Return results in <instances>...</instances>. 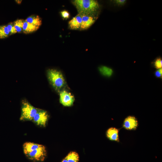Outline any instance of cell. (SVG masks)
I'll return each mask as SVG.
<instances>
[{
	"mask_svg": "<svg viewBox=\"0 0 162 162\" xmlns=\"http://www.w3.org/2000/svg\"><path fill=\"white\" fill-rule=\"evenodd\" d=\"M71 2L78 14L95 15L99 8L98 2L95 0H74Z\"/></svg>",
	"mask_w": 162,
	"mask_h": 162,
	"instance_id": "cell-1",
	"label": "cell"
},
{
	"mask_svg": "<svg viewBox=\"0 0 162 162\" xmlns=\"http://www.w3.org/2000/svg\"><path fill=\"white\" fill-rule=\"evenodd\" d=\"M48 80L54 89L59 91L65 86L66 82L62 73L56 69H50L47 71Z\"/></svg>",
	"mask_w": 162,
	"mask_h": 162,
	"instance_id": "cell-2",
	"label": "cell"
},
{
	"mask_svg": "<svg viewBox=\"0 0 162 162\" xmlns=\"http://www.w3.org/2000/svg\"><path fill=\"white\" fill-rule=\"evenodd\" d=\"M21 108V121L32 120L38 110L25 100H22Z\"/></svg>",
	"mask_w": 162,
	"mask_h": 162,
	"instance_id": "cell-3",
	"label": "cell"
},
{
	"mask_svg": "<svg viewBox=\"0 0 162 162\" xmlns=\"http://www.w3.org/2000/svg\"><path fill=\"white\" fill-rule=\"evenodd\" d=\"M27 158L34 161H42L46 156L45 147L42 145L38 148L26 154Z\"/></svg>",
	"mask_w": 162,
	"mask_h": 162,
	"instance_id": "cell-4",
	"label": "cell"
},
{
	"mask_svg": "<svg viewBox=\"0 0 162 162\" xmlns=\"http://www.w3.org/2000/svg\"><path fill=\"white\" fill-rule=\"evenodd\" d=\"M48 118V114L46 111L38 109L32 121L37 125L44 127L46 125Z\"/></svg>",
	"mask_w": 162,
	"mask_h": 162,
	"instance_id": "cell-5",
	"label": "cell"
},
{
	"mask_svg": "<svg viewBox=\"0 0 162 162\" xmlns=\"http://www.w3.org/2000/svg\"><path fill=\"white\" fill-rule=\"evenodd\" d=\"M138 126V122L135 117L128 116L124 119L122 128L128 130H135Z\"/></svg>",
	"mask_w": 162,
	"mask_h": 162,
	"instance_id": "cell-6",
	"label": "cell"
},
{
	"mask_svg": "<svg viewBox=\"0 0 162 162\" xmlns=\"http://www.w3.org/2000/svg\"><path fill=\"white\" fill-rule=\"evenodd\" d=\"M59 96L60 102L64 106H70L73 105L74 98L70 93L63 90L60 92Z\"/></svg>",
	"mask_w": 162,
	"mask_h": 162,
	"instance_id": "cell-7",
	"label": "cell"
},
{
	"mask_svg": "<svg viewBox=\"0 0 162 162\" xmlns=\"http://www.w3.org/2000/svg\"><path fill=\"white\" fill-rule=\"evenodd\" d=\"M82 22L79 30H84L89 28L95 22V15L81 14Z\"/></svg>",
	"mask_w": 162,
	"mask_h": 162,
	"instance_id": "cell-8",
	"label": "cell"
},
{
	"mask_svg": "<svg viewBox=\"0 0 162 162\" xmlns=\"http://www.w3.org/2000/svg\"><path fill=\"white\" fill-rule=\"evenodd\" d=\"M120 129L114 127H111L108 128L106 132V137L110 140L119 142V132Z\"/></svg>",
	"mask_w": 162,
	"mask_h": 162,
	"instance_id": "cell-9",
	"label": "cell"
},
{
	"mask_svg": "<svg viewBox=\"0 0 162 162\" xmlns=\"http://www.w3.org/2000/svg\"><path fill=\"white\" fill-rule=\"evenodd\" d=\"M82 20L81 15L78 13L68 22V26L69 29L72 30H79Z\"/></svg>",
	"mask_w": 162,
	"mask_h": 162,
	"instance_id": "cell-10",
	"label": "cell"
},
{
	"mask_svg": "<svg viewBox=\"0 0 162 162\" xmlns=\"http://www.w3.org/2000/svg\"><path fill=\"white\" fill-rule=\"evenodd\" d=\"M41 145L30 142H26L23 145V149L24 154H27L38 148Z\"/></svg>",
	"mask_w": 162,
	"mask_h": 162,
	"instance_id": "cell-11",
	"label": "cell"
},
{
	"mask_svg": "<svg viewBox=\"0 0 162 162\" xmlns=\"http://www.w3.org/2000/svg\"><path fill=\"white\" fill-rule=\"evenodd\" d=\"M25 20L29 23L39 27L42 23L41 18L37 15H32L28 17Z\"/></svg>",
	"mask_w": 162,
	"mask_h": 162,
	"instance_id": "cell-12",
	"label": "cell"
},
{
	"mask_svg": "<svg viewBox=\"0 0 162 162\" xmlns=\"http://www.w3.org/2000/svg\"><path fill=\"white\" fill-rule=\"evenodd\" d=\"M39 28L27 22L25 20L23 26L22 32L25 34H29L36 31Z\"/></svg>",
	"mask_w": 162,
	"mask_h": 162,
	"instance_id": "cell-13",
	"label": "cell"
},
{
	"mask_svg": "<svg viewBox=\"0 0 162 162\" xmlns=\"http://www.w3.org/2000/svg\"><path fill=\"white\" fill-rule=\"evenodd\" d=\"M68 162H78L79 157L78 153L75 152H71L65 157Z\"/></svg>",
	"mask_w": 162,
	"mask_h": 162,
	"instance_id": "cell-14",
	"label": "cell"
},
{
	"mask_svg": "<svg viewBox=\"0 0 162 162\" xmlns=\"http://www.w3.org/2000/svg\"><path fill=\"white\" fill-rule=\"evenodd\" d=\"M25 20L22 19H17L13 22L14 25L17 32L19 33L22 32V28Z\"/></svg>",
	"mask_w": 162,
	"mask_h": 162,
	"instance_id": "cell-15",
	"label": "cell"
},
{
	"mask_svg": "<svg viewBox=\"0 0 162 162\" xmlns=\"http://www.w3.org/2000/svg\"><path fill=\"white\" fill-rule=\"evenodd\" d=\"M10 35V33L6 25H0V39H4Z\"/></svg>",
	"mask_w": 162,
	"mask_h": 162,
	"instance_id": "cell-16",
	"label": "cell"
},
{
	"mask_svg": "<svg viewBox=\"0 0 162 162\" xmlns=\"http://www.w3.org/2000/svg\"><path fill=\"white\" fill-rule=\"evenodd\" d=\"M99 70L100 73L103 75L110 76L112 74L113 71L110 68L106 66H101L99 68Z\"/></svg>",
	"mask_w": 162,
	"mask_h": 162,
	"instance_id": "cell-17",
	"label": "cell"
},
{
	"mask_svg": "<svg viewBox=\"0 0 162 162\" xmlns=\"http://www.w3.org/2000/svg\"><path fill=\"white\" fill-rule=\"evenodd\" d=\"M6 25L10 33V35L17 32L14 27L13 22H9Z\"/></svg>",
	"mask_w": 162,
	"mask_h": 162,
	"instance_id": "cell-18",
	"label": "cell"
},
{
	"mask_svg": "<svg viewBox=\"0 0 162 162\" xmlns=\"http://www.w3.org/2000/svg\"><path fill=\"white\" fill-rule=\"evenodd\" d=\"M60 14L62 18L64 20H66L69 19L70 16L69 12L67 10H64L60 12Z\"/></svg>",
	"mask_w": 162,
	"mask_h": 162,
	"instance_id": "cell-19",
	"label": "cell"
},
{
	"mask_svg": "<svg viewBox=\"0 0 162 162\" xmlns=\"http://www.w3.org/2000/svg\"><path fill=\"white\" fill-rule=\"evenodd\" d=\"M154 65L156 69H159L162 67V60L161 58H157L154 63Z\"/></svg>",
	"mask_w": 162,
	"mask_h": 162,
	"instance_id": "cell-20",
	"label": "cell"
},
{
	"mask_svg": "<svg viewBox=\"0 0 162 162\" xmlns=\"http://www.w3.org/2000/svg\"><path fill=\"white\" fill-rule=\"evenodd\" d=\"M155 76L158 78H161L162 76V68L158 69L155 73Z\"/></svg>",
	"mask_w": 162,
	"mask_h": 162,
	"instance_id": "cell-21",
	"label": "cell"
},
{
	"mask_svg": "<svg viewBox=\"0 0 162 162\" xmlns=\"http://www.w3.org/2000/svg\"><path fill=\"white\" fill-rule=\"evenodd\" d=\"M125 0H116L115 1L116 4L118 5H123L126 2Z\"/></svg>",
	"mask_w": 162,
	"mask_h": 162,
	"instance_id": "cell-22",
	"label": "cell"
},
{
	"mask_svg": "<svg viewBox=\"0 0 162 162\" xmlns=\"http://www.w3.org/2000/svg\"><path fill=\"white\" fill-rule=\"evenodd\" d=\"M61 162H68L66 158H65Z\"/></svg>",
	"mask_w": 162,
	"mask_h": 162,
	"instance_id": "cell-23",
	"label": "cell"
},
{
	"mask_svg": "<svg viewBox=\"0 0 162 162\" xmlns=\"http://www.w3.org/2000/svg\"><path fill=\"white\" fill-rule=\"evenodd\" d=\"M22 1V0H16V2L18 4H20Z\"/></svg>",
	"mask_w": 162,
	"mask_h": 162,
	"instance_id": "cell-24",
	"label": "cell"
}]
</instances>
